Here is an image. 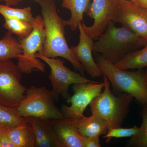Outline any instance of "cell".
<instances>
[{"mask_svg":"<svg viewBox=\"0 0 147 147\" xmlns=\"http://www.w3.org/2000/svg\"><path fill=\"white\" fill-rule=\"evenodd\" d=\"M0 142L1 147H15L9 136L7 126L0 125Z\"/></svg>","mask_w":147,"mask_h":147,"instance_id":"25","label":"cell"},{"mask_svg":"<svg viewBox=\"0 0 147 147\" xmlns=\"http://www.w3.org/2000/svg\"><path fill=\"white\" fill-rule=\"evenodd\" d=\"M4 27L12 34L18 37L19 40L28 36L32 31L33 24L15 18L4 17Z\"/></svg>","mask_w":147,"mask_h":147,"instance_id":"20","label":"cell"},{"mask_svg":"<svg viewBox=\"0 0 147 147\" xmlns=\"http://www.w3.org/2000/svg\"><path fill=\"white\" fill-rule=\"evenodd\" d=\"M9 136L15 147H35V139L28 121L13 126H7Z\"/></svg>","mask_w":147,"mask_h":147,"instance_id":"16","label":"cell"},{"mask_svg":"<svg viewBox=\"0 0 147 147\" xmlns=\"http://www.w3.org/2000/svg\"><path fill=\"white\" fill-rule=\"evenodd\" d=\"M78 29L80 32L79 42L76 46L70 47L71 51L90 76L93 78L100 77L102 75V72L92 53L94 40L84 31L82 24L79 25Z\"/></svg>","mask_w":147,"mask_h":147,"instance_id":"12","label":"cell"},{"mask_svg":"<svg viewBox=\"0 0 147 147\" xmlns=\"http://www.w3.org/2000/svg\"><path fill=\"white\" fill-rule=\"evenodd\" d=\"M21 74L11 59H0V104L17 108L27 90L21 84Z\"/></svg>","mask_w":147,"mask_h":147,"instance_id":"7","label":"cell"},{"mask_svg":"<svg viewBox=\"0 0 147 147\" xmlns=\"http://www.w3.org/2000/svg\"><path fill=\"white\" fill-rule=\"evenodd\" d=\"M0 147H1V142H0Z\"/></svg>","mask_w":147,"mask_h":147,"instance_id":"30","label":"cell"},{"mask_svg":"<svg viewBox=\"0 0 147 147\" xmlns=\"http://www.w3.org/2000/svg\"><path fill=\"white\" fill-rule=\"evenodd\" d=\"M22 1V0H18V1H19V2H21Z\"/></svg>","mask_w":147,"mask_h":147,"instance_id":"31","label":"cell"},{"mask_svg":"<svg viewBox=\"0 0 147 147\" xmlns=\"http://www.w3.org/2000/svg\"><path fill=\"white\" fill-rule=\"evenodd\" d=\"M36 56L50 67L51 71L49 78L52 84V91L55 101L59 100L60 96L65 99L70 97L68 89L72 84L94 82L71 71L64 65V61L60 59L47 57L39 53H37Z\"/></svg>","mask_w":147,"mask_h":147,"instance_id":"8","label":"cell"},{"mask_svg":"<svg viewBox=\"0 0 147 147\" xmlns=\"http://www.w3.org/2000/svg\"><path fill=\"white\" fill-rule=\"evenodd\" d=\"M0 1H4L6 5L12 6L16 5L19 2L18 0H0Z\"/></svg>","mask_w":147,"mask_h":147,"instance_id":"27","label":"cell"},{"mask_svg":"<svg viewBox=\"0 0 147 147\" xmlns=\"http://www.w3.org/2000/svg\"><path fill=\"white\" fill-rule=\"evenodd\" d=\"M96 61L114 91L130 95L143 106L147 105V87L144 71L141 69L132 71L121 69L100 54L96 55Z\"/></svg>","mask_w":147,"mask_h":147,"instance_id":"3","label":"cell"},{"mask_svg":"<svg viewBox=\"0 0 147 147\" xmlns=\"http://www.w3.org/2000/svg\"><path fill=\"white\" fill-rule=\"evenodd\" d=\"M123 0H93L86 13L94 20L91 26L84 23L82 27L86 34L93 39H97L105 32L108 24L113 21Z\"/></svg>","mask_w":147,"mask_h":147,"instance_id":"10","label":"cell"},{"mask_svg":"<svg viewBox=\"0 0 147 147\" xmlns=\"http://www.w3.org/2000/svg\"><path fill=\"white\" fill-rule=\"evenodd\" d=\"M28 121L19 114L16 108H10L0 104V125L13 126Z\"/></svg>","mask_w":147,"mask_h":147,"instance_id":"22","label":"cell"},{"mask_svg":"<svg viewBox=\"0 0 147 147\" xmlns=\"http://www.w3.org/2000/svg\"><path fill=\"white\" fill-rule=\"evenodd\" d=\"M139 127L134 125L130 128H122L121 127L112 129L108 131L103 136L105 139V143H110L113 138H120L123 137H131L137 134Z\"/></svg>","mask_w":147,"mask_h":147,"instance_id":"24","label":"cell"},{"mask_svg":"<svg viewBox=\"0 0 147 147\" xmlns=\"http://www.w3.org/2000/svg\"><path fill=\"white\" fill-rule=\"evenodd\" d=\"M26 118L33 131L35 139V147H61L51 119L36 117H29Z\"/></svg>","mask_w":147,"mask_h":147,"instance_id":"14","label":"cell"},{"mask_svg":"<svg viewBox=\"0 0 147 147\" xmlns=\"http://www.w3.org/2000/svg\"><path fill=\"white\" fill-rule=\"evenodd\" d=\"M32 31L28 36L19 40L22 49V55L18 58L17 65L21 73L30 74L34 69L41 72L45 70V65L36 57L37 53L42 52L45 34L42 16L37 15L34 17Z\"/></svg>","mask_w":147,"mask_h":147,"instance_id":"6","label":"cell"},{"mask_svg":"<svg viewBox=\"0 0 147 147\" xmlns=\"http://www.w3.org/2000/svg\"><path fill=\"white\" fill-rule=\"evenodd\" d=\"M144 74L145 80H146V84L147 87V68L145 71H144Z\"/></svg>","mask_w":147,"mask_h":147,"instance_id":"29","label":"cell"},{"mask_svg":"<svg viewBox=\"0 0 147 147\" xmlns=\"http://www.w3.org/2000/svg\"><path fill=\"white\" fill-rule=\"evenodd\" d=\"M103 76L104 88L89 106L92 115L102 118L108 123V130L121 127L130 111V105L134 98L130 95L121 93L118 96L113 94L110 89V83Z\"/></svg>","mask_w":147,"mask_h":147,"instance_id":"4","label":"cell"},{"mask_svg":"<svg viewBox=\"0 0 147 147\" xmlns=\"http://www.w3.org/2000/svg\"><path fill=\"white\" fill-rule=\"evenodd\" d=\"M0 14L4 17L15 18L33 23L34 17L32 9L29 6L24 8H15L0 4Z\"/></svg>","mask_w":147,"mask_h":147,"instance_id":"23","label":"cell"},{"mask_svg":"<svg viewBox=\"0 0 147 147\" xmlns=\"http://www.w3.org/2000/svg\"><path fill=\"white\" fill-rule=\"evenodd\" d=\"M140 114L142 118V124L137 134L127 142L126 147H147V105L143 106Z\"/></svg>","mask_w":147,"mask_h":147,"instance_id":"21","label":"cell"},{"mask_svg":"<svg viewBox=\"0 0 147 147\" xmlns=\"http://www.w3.org/2000/svg\"><path fill=\"white\" fill-rule=\"evenodd\" d=\"M111 21L105 32L94 42L93 52L115 63L131 50L147 45V41L129 29L116 27Z\"/></svg>","mask_w":147,"mask_h":147,"instance_id":"2","label":"cell"},{"mask_svg":"<svg viewBox=\"0 0 147 147\" xmlns=\"http://www.w3.org/2000/svg\"><path fill=\"white\" fill-rule=\"evenodd\" d=\"M77 127L80 134L83 137L100 142L99 137L105 135L108 132V125L102 118L92 115L89 117L84 116L76 119Z\"/></svg>","mask_w":147,"mask_h":147,"instance_id":"15","label":"cell"},{"mask_svg":"<svg viewBox=\"0 0 147 147\" xmlns=\"http://www.w3.org/2000/svg\"><path fill=\"white\" fill-rule=\"evenodd\" d=\"M83 147H100L101 145L100 142L95 141L93 139H88L86 137H82Z\"/></svg>","mask_w":147,"mask_h":147,"instance_id":"26","label":"cell"},{"mask_svg":"<svg viewBox=\"0 0 147 147\" xmlns=\"http://www.w3.org/2000/svg\"><path fill=\"white\" fill-rule=\"evenodd\" d=\"M22 53L19 40L13 37L10 32L0 39V59H18Z\"/></svg>","mask_w":147,"mask_h":147,"instance_id":"19","label":"cell"},{"mask_svg":"<svg viewBox=\"0 0 147 147\" xmlns=\"http://www.w3.org/2000/svg\"><path fill=\"white\" fill-rule=\"evenodd\" d=\"M113 21L120 23L147 41V8L131 0H123Z\"/></svg>","mask_w":147,"mask_h":147,"instance_id":"11","label":"cell"},{"mask_svg":"<svg viewBox=\"0 0 147 147\" xmlns=\"http://www.w3.org/2000/svg\"><path fill=\"white\" fill-rule=\"evenodd\" d=\"M52 90L44 86H32L27 89L17 109L22 117H36L50 119L64 118L55 105Z\"/></svg>","mask_w":147,"mask_h":147,"instance_id":"5","label":"cell"},{"mask_svg":"<svg viewBox=\"0 0 147 147\" xmlns=\"http://www.w3.org/2000/svg\"><path fill=\"white\" fill-rule=\"evenodd\" d=\"M104 84L94 82L84 84H74V94L66 99L70 106L63 104L61 112L65 118L78 119L84 117L87 107L103 90Z\"/></svg>","mask_w":147,"mask_h":147,"instance_id":"9","label":"cell"},{"mask_svg":"<svg viewBox=\"0 0 147 147\" xmlns=\"http://www.w3.org/2000/svg\"><path fill=\"white\" fill-rule=\"evenodd\" d=\"M114 64L124 70L147 67V45L141 50L127 53Z\"/></svg>","mask_w":147,"mask_h":147,"instance_id":"18","label":"cell"},{"mask_svg":"<svg viewBox=\"0 0 147 147\" xmlns=\"http://www.w3.org/2000/svg\"><path fill=\"white\" fill-rule=\"evenodd\" d=\"M139 6L147 8V0H131Z\"/></svg>","mask_w":147,"mask_h":147,"instance_id":"28","label":"cell"},{"mask_svg":"<svg viewBox=\"0 0 147 147\" xmlns=\"http://www.w3.org/2000/svg\"><path fill=\"white\" fill-rule=\"evenodd\" d=\"M51 123L61 147H83L76 119H51Z\"/></svg>","mask_w":147,"mask_h":147,"instance_id":"13","label":"cell"},{"mask_svg":"<svg viewBox=\"0 0 147 147\" xmlns=\"http://www.w3.org/2000/svg\"><path fill=\"white\" fill-rule=\"evenodd\" d=\"M34 1L40 6L44 25L45 40L42 52L40 53L48 58H64L83 75L85 69L67 44L65 36V21L58 14L55 1Z\"/></svg>","mask_w":147,"mask_h":147,"instance_id":"1","label":"cell"},{"mask_svg":"<svg viewBox=\"0 0 147 147\" xmlns=\"http://www.w3.org/2000/svg\"><path fill=\"white\" fill-rule=\"evenodd\" d=\"M91 3V0H63L62 6L71 12V16L65 21L66 26L72 31H76L82 24L84 13H86Z\"/></svg>","mask_w":147,"mask_h":147,"instance_id":"17","label":"cell"}]
</instances>
